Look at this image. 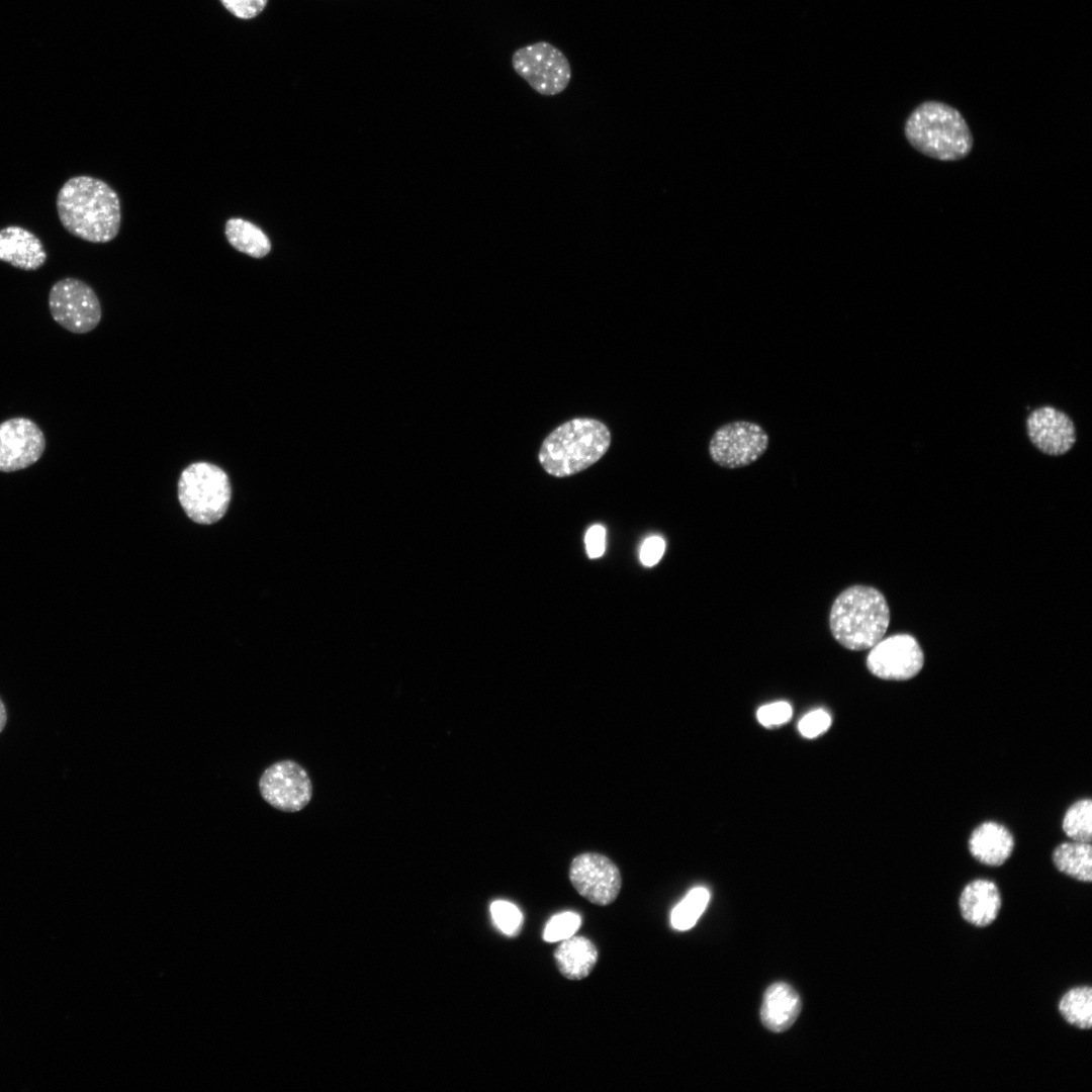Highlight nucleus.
<instances>
[{
    "label": "nucleus",
    "mask_w": 1092,
    "mask_h": 1092,
    "mask_svg": "<svg viewBox=\"0 0 1092 1092\" xmlns=\"http://www.w3.org/2000/svg\"><path fill=\"white\" fill-rule=\"evenodd\" d=\"M56 207L63 228L90 243H108L121 224V205L116 191L105 181L78 175L59 189Z\"/></svg>",
    "instance_id": "obj_1"
},
{
    "label": "nucleus",
    "mask_w": 1092,
    "mask_h": 1092,
    "mask_svg": "<svg viewBox=\"0 0 1092 1092\" xmlns=\"http://www.w3.org/2000/svg\"><path fill=\"white\" fill-rule=\"evenodd\" d=\"M904 134L920 154L943 162L965 159L974 145L972 131L954 107L935 100L922 102L907 117Z\"/></svg>",
    "instance_id": "obj_2"
},
{
    "label": "nucleus",
    "mask_w": 1092,
    "mask_h": 1092,
    "mask_svg": "<svg viewBox=\"0 0 1092 1092\" xmlns=\"http://www.w3.org/2000/svg\"><path fill=\"white\" fill-rule=\"evenodd\" d=\"M889 624L890 609L884 595L869 585L855 584L841 592L829 614L832 636L853 651L871 649L884 637Z\"/></svg>",
    "instance_id": "obj_3"
},
{
    "label": "nucleus",
    "mask_w": 1092,
    "mask_h": 1092,
    "mask_svg": "<svg viewBox=\"0 0 1092 1092\" xmlns=\"http://www.w3.org/2000/svg\"><path fill=\"white\" fill-rule=\"evenodd\" d=\"M610 443L611 434L605 424L577 418L562 424L545 438L538 458L549 474L569 476L601 459Z\"/></svg>",
    "instance_id": "obj_4"
},
{
    "label": "nucleus",
    "mask_w": 1092,
    "mask_h": 1092,
    "mask_svg": "<svg viewBox=\"0 0 1092 1092\" xmlns=\"http://www.w3.org/2000/svg\"><path fill=\"white\" fill-rule=\"evenodd\" d=\"M178 498L192 521L213 524L224 516L229 508L232 498L230 477L214 463H190L180 474Z\"/></svg>",
    "instance_id": "obj_5"
},
{
    "label": "nucleus",
    "mask_w": 1092,
    "mask_h": 1092,
    "mask_svg": "<svg viewBox=\"0 0 1092 1092\" xmlns=\"http://www.w3.org/2000/svg\"><path fill=\"white\" fill-rule=\"evenodd\" d=\"M512 66L535 92L543 96L560 94L571 79L566 56L544 40L517 49L512 56Z\"/></svg>",
    "instance_id": "obj_6"
},
{
    "label": "nucleus",
    "mask_w": 1092,
    "mask_h": 1092,
    "mask_svg": "<svg viewBox=\"0 0 1092 1092\" xmlns=\"http://www.w3.org/2000/svg\"><path fill=\"white\" fill-rule=\"evenodd\" d=\"M769 436L758 423L736 420L718 427L710 437L708 454L713 463L726 469L749 466L767 451Z\"/></svg>",
    "instance_id": "obj_7"
},
{
    "label": "nucleus",
    "mask_w": 1092,
    "mask_h": 1092,
    "mask_svg": "<svg viewBox=\"0 0 1092 1092\" xmlns=\"http://www.w3.org/2000/svg\"><path fill=\"white\" fill-rule=\"evenodd\" d=\"M48 302L54 321L71 333H89L101 321L99 298L81 279L65 277L55 282L49 291Z\"/></svg>",
    "instance_id": "obj_8"
},
{
    "label": "nucleus",
    "mask_w": 1092,
    "mask_h": 1092,
    "mask_svg": "<svg viewBox=\"0 0 1092 1092\" xmlns=\"http://www.w3.org/2000/svg\"><path fill=\"white\" fill-rule=\"evenodd\" d=\"M262 798L273 808L297 812L311 799L312 786L305 769L293 760H280L268 766L260 777Z\"/></svg>",
    "instance_id": "obj_9"
},
{
    "label": "nucleus",
    "mask_w": 1092,
    "mask_h": 1092,
    "mask_svg": "<svg viewBox=\"0 0 1092 1092\" xmlns=\"http://www.w3.org/2000/svg\"><path fill=\"white\" fill-rule=\"evenodd\" d=\"M869 671L887 680H907L923 667L924 654L910 634H895L875 644L866 660Z\"/></svg>",
    "instance_id": "obj_10"
},
{
    "label": "nucleus",
    "mask_w": 1092,
    "mask_h": 1092,
    "mask_svg": "<svg viewBox=\"0 0 1092 1092\" xmlns=\"http://www.w3.org/2000/svg\"><path fill=\"white\" fill-rule=\"evenodd\" d=\"M568 876L580 896L600 906L613 903L622 887L618 867L609 857L597 852L575 856Z\"/></svg>",
    "instance_id": "obj_11"
},
{
    "label": "nucleus",
    "mask_w": 1092,
    "mask_h": 1092,
    "mask_svg": "<svg viewBox=\"0 0 1092 1092\" xmlns=\"http://www.w3.org/2000/svg\"><path fill=\"white\" fill-rule=\"evenodd\" d=\"M42 430L32 420L15 417L0 423V472H14L36 463L46 450Z\"/></svg>",
    "instance_id": "obj_12"
},
{
    "label": "nucleus",
    "mask_w": 1092,
    "mask_h": 1092,
    "mask_svg": "<svg viewBox=\"0 0 1092 1092\" xmlns=\"http://www.w3.org/2000/svg\"><path fill=\"white\" fill-rule=\"evenodd\" d=\"M1026 432L1031 444L1050 456L1068 453L1076 442V428L1072 419L1051 405L1039 406L1028 415Z\"/></svg>",
    "instance_id": "obj_13"
},
{
    "label": "nucleus",
    "mask_w": 1092,
    "mask_h": 1092,
    "mask_svg": "<svg viewBox=\"0 0 1092 1092\" xmlns=\"http://www.w3.org/2000/svg\"><path fill=\"white\" fill-rule=\"evenodd\" d=\"M48 254L41 240L20 225L0 229V261L24 271L41 268Z\"/></svg>",
    "instance_id": "obj_14"
},
{
    "label": "nucleus",
    "mask_w": 1092,
    "mask_h": 1092,
    "mask_svg": "<svg viewBox=\"0 0 1092 1092\" xmlns=\"http://www.w3.org/2000/svg\"><path fill=\"white\" fill-rule=\"evenodd\" d=\"M1001 905L999 888L987 879H977L967 884L959 899L962 917L977 927H985L995 921Z\"/></svg>",
    "instance_id": "obj_15"
},
{
    "label": "nucleus",
    "mask_w": 1092,
    "mask_h": 1092,
    "mask_svg": "<svg viewBox=\"0 0 1092 1092\" xmlns=\"http://www.w3.org/2000/svg\"><path fill=\"white\" fill-rule=\"evenodd\" d=\"M1014 837L1004 825L995 821H985L978 825L969 838V850L979 862L998 867L1011 855Z\"/></svg>",
    "instance_id": "obj_16"
},
{
    "label": "nucleus",
    "mask_w": 1092,
    "mask_h": 1092,
    "mask_svg": "<svg viewBox=\"0 0 1092 1092\" xmlns=\"http://www.w3.org/2000/svg\"><path fill=\"white\" fill-rule=\"evenodd\" d=\"M801 1008L797 991L785 982H776L764 992L760 1008L761 1022L774 1032L786 1031L798 1018Z\"/></svg>",
    "instance_id": "obj_17"
},
{
    "label": "nucleus",
    "mask_w": 1092,
    "mask_h": 1092,
    "mask_svg": "<svg viewBox=\"0 0 1092 1092\" xmlns=\"http://www.w3.org/2000/svg\"><path fill=\"white\" fill-rule=\"evenodd\" d=\"M599 952L584 936H570L556 947L554 960L560 974L568 980H582L594 970Z\"/></svg>",
    "instance_id": "obj_18"
},
{
    "label": "nucleus",
    "mask_w": 1092,
    "mask_h": 1092,
    "mask_svg": "<svg viewBox=\"0 0 1092 1092\" xmlns=\"http://www.w3.org/2000/svg\"><path fill=\"white\" fill-rule=\"evenodd\" d=\"M224 235L234 249L252 258L261 259L271 251V241L267 234L245 218H229L224 224Z\"/></svg>",
    "instance_id": "obj_19"
},
{
    "label": "nucleus",
    "mask_w": 1092,
    "mask_h": 1092,
    "mask_svg": "<svg viewBox=\"0 0 1092 1092\" xmlns=\"http://www.w3.org/2000/svg\"><path fill=\"white\" fill-rule=\"evenodd\" d=\"M1053 862L1058 871L1078 880L1092 881V847L1090 842L1070 840L1059 844L1053 852Z\"/></svg>",
    "instance_id": "obj_20"
},
{
    "label": "nucleus",
    "mask_w": 1092,
    "mask_h": 1092,
    "mask_svg": "<svg viewBox=\"0 0 1092 1092\" xmlns=\"http://www.w3.org/2000/svg\"><path fill=\"white\" fill-rule=\"evenodd\" d=\"M1060 1014L1071 1025L1080 1029L1092 1026V990L1089 986L1069 990L1058 1005Z\"/></svg>",
    "instance_id": "obj_21"
},
{
    "label": "nucleus",
    "mask_w": 1092,
    "mask_h": 1092,
    "mask_svg": "<svg viewBox=\"0 0 1092 1092\" xmlns=\"http://www.w3.org/2000/svg\"><path fill=\"white\" fill-rule=\"evenodd\" d=\"M710 892L705 887H695L679 901L670 913L671 926L680 931L691 929L707 908Z\"/></svg>",
    "instance_id": "obj_22"
},
{
    "label": "nucleus",
    "mask_w": 1092,
    "mask_h": 1092,
    "mask_svg": "<svg viewBox=\"0 0 1092 1092\" xmlns=\"http://www.w3.org/2000/svg\"><path fill=\"white\" fill-rule=\"evenodd\" d=\"M1062 828L1070 840L1090 842L1092 838V801L1080 799L1065 812Z\"/></svg>",
    "instance_id": "obj_23"
},
{
    "label": "nucleus",
    "mask_w": 1092,
    "mask_h": 1092,
    "mask_svg": "<svg viewBox=\"0 0 1092 1092\" xmlns=\"http://www.w3.org/2000/svg\"><path fill=\"white\" fill-rule=\"evenodd\" d=\"M581 925V917L571 911L556 914L547 922L543 938L548 942L564 940L578 930Z\"/></svg>",
    "instance_id": "obj_24"
},
{
    "label": "nucleus",
    "mask_w": 1092,
    "mask_h": 1092,
    "mask_svg": "<svg viewBox=\"0 0 1092 1092\" xmlns=\"http://www.w3.org/2000/svg\"><path fill=\"white\" fill-rule=\"evenodd\" d=\"M490 913L495 925L507 935H517L523 921L520 909L511 902L496 900L491 903Z\"/></svg>",
    "instance_id": "obj_25"
},
{
    "label": "nucleus",
    "mask_w": 1092,
    "mask_h": 1092,
    "mask_svg": "<svg viewBox=\"0 0 1092 1092\" xmlns=\"http://www.w3.org/2000/svg\"><path fill=\"white\" fill-rule=\"evenodd\" d=\"M793 714L791 705L780 701L766 704L756 712L758 722L764 727H775L787 723Z\"/></svg>",
    "instance_id": "obj_26"
},
{
    "label": "nucleus",
    "mask_w": 1092,
    "mask_h": 1092,
    "mask_svg": "<svg viewBox=\"0 0 1092 1092\" xmlns=\"http://www.w3.org/2000/svg\"><path fill=\"white\" fill-rule=\"evenodd\" d=\"M831 725L830 715L822 710H814L806 714L798 724L800 733L806 738H815L823 734Z\"/></svg>",
    "instance_id": "obj_27"
},
{
    "label": "nucleus",
    "mask_w": 1092,
    "mask_h": 1092,
    "mask_svg": "<svg viewBox=\"0 0 1092 1092\" xmlns=\"http://www.w3.org/2000/svg\"><path fill=\"white\" fill-rule=\"evenodd\" d=\"M223 7L240 19L258 16L266 7L268 0H219Z\"/></svg>",
    "instance_id": "obj_28"
},
{
    "label": "nucleus",
    "mask_w": 1092,
    "mask_h": 1092,
    "mask_svg": "<svg viewBox=\"0 0 1092 1092\" xmlns=\"http://www.w3.org/2000/svg\"><path fill=\"white\" fill-rule=\"evenodd\" d=\"M665 550V542L659 536H650L643 542L639 558L644 566L655 565L662 557Z\"/></svg>",
    "instance_id": "obj_29"
},
{
    "label": "nucleus",
    "mask_w": 1092,
    "mask_h": 1092,
    "mask_svg": "<svg viewBox=\"0 0 1092 1092\" xmlns=\"http://www.w3.org/2000/svg\"><path fill=\"white\" fill-rule=\"evenodd\" d=\"M585 549L589 558H599L605 552L606 530L602 525L592 526L585 534Z\"/></svg>",
    "instance_id": "obj_30"
},
{
    "label": "nucleus",
    "mask_w": 1092,
    "mask_h": 1092,
    "mask_svg": "<svg viewBox=\"0 0 1092 1092\" xmlns=\"http://www.w3.org/2000/svg\"><path fill=\"white\" fill-rule=\"evenodd\" d=\"M7 722V712L4 703L0 699V733L4 729Z\"/></svg>",
    "instance_id": "obj_31"
}]
</instances>
